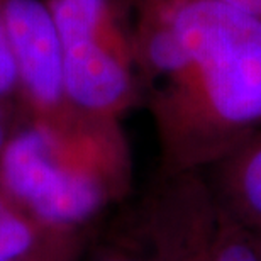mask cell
<instances>
[{
  "instance_id": "cell-1",
  "label": "cell",
  "mask_w": 261,
  "mask_h": 261,
  "mask_svg": "<svg viewBox=\"0 0 261 261\" xmlns=\"http://www.w3.org/2000/svg\"><path fill=\"white\" fill-rule=\"evenodd\" d=\"M160 175L205 170L261 130V22L217 0H130Z\"/></svg>"
},
{
  "instance_id": "cell-2",
  "label": "cell",
  "mask_w": 261,
  "mask_h": 261,
  "mask_svg": "<svg viewBox=\"0 0 261 261\" xmlns=\"http://www.w3.org/2000/svg\"><path fill=\"white\" fill-rule=\"evenodd\" d=\"M121 121L75 112L58 122L24 117L0 153V187L49 227L85 229L133 189Z\"/></svg>"
},
{
  "instance_id": "cell-3",
  "label": "cell",
  "mask_w": 261,
  "mask_h": 261,
  "mask_svg": "<svg viewBox=\"0 0 261 261\" xmlns=\"http://www.w3.org/2000/svg\"><path fill=\"white\" fill-rule=\"evenodd\" d=\"M76 112L122 121L144 100L134 55L130 0H46Z\"/></svg>"
},
{
  "instance_id": "cell-4",
  "label": "cell",
  "mask_w": 261,
  "mask_h": 261,
  "mask_svg": "<svg viewBox=\"0 0 261 261\" xmlns=\"http://www.w3.org/2000/svg\"><path fill=\"white\" fill-rule=\"evenodd\" d=\"M217 198L203 170L158 175L138 236L151 261H212Z\"/></svg>"
},
{
  "instance_id": "cell-5",
  "label": "cell",
  "mask_w": 261,
  "mask_h": 261,
  "mask_svg": "<svg viewBox=\"0 0 261 261\" xmlns=\"http://www.w3.org/2000/svg\"><path fill=\"white\" fill-rule=\"evenodd\" d=\"M24 117L58 122L76 111L66 97L63 53L46 0H0Z\"/></svg>"
},
{
  "instance_id": "cell-6",
  "label": "cell",
  "mask_w": 261,
  "mask_h": 261,
  "mask_svg": "<svg viewBox=\"0 0 261 261\" xmlns=\"http://www.w3.org/2000/svg\"><path fill=\"white\" fill-rule=\"evenodd\" d=\"M217 202L251 231L261 229V130L208 166Z\"/></svg>"
},
{
  "instance_id": "cell-7",
  "label": "cell",
  "mask_w": 261,
  "mask_h": 261,
  "mask_svg": "<svg viewBox=\"0 0 261 261\" xmlns=\"http://www.w3.org/2000/svg\"><path fill=\"white\" fill-rule=\"evenodd\" d=\"M65 231L73 229L46 226L0 187V261L34 251Z\"/></svg>"
},
{
  "instance_id": "cell-8",
  "label": "cell",
  "mask_w": 261,
  "mask_h": 261,
  "mask_svg": "<svg viewBox=\"0 0 261 261\" xmlns=\"http://www.w3.org/2000/svg\"><path fill=\"white\" fill-rule=\"evenodd\" d=\"M217 227L212 261H261L256 234L217 202Z\"/></svg>"
},
{
  "instance_id": "cell-9",
  "label": "cell",
  "mask_w": 261,
  "mask_h": 261,
  "mask_svg": "<svg viewBox=\"0 0 261 261\" xmlns=\"http://www.w3.org/2000/svg\"><path fill=\"white\" fill-rule=\"evenodd\" d=\"M85 248V229L65 231L22 256L7 261H80Z\"/></svg>"
},
{
  "instance_id": "cell-10",
  "label": "cell",
  "mask_w": 261,
  "mask_h": 261,
  "mask_svg": "<svg viewBox=\"0 0 261 261\" xmlns=\"http://www.w3.org/2000/svg\"><path fill=\"white\" fill-rule=\"evenodd\" d=\"M0 102L20 109L17 70H15V61L4 28L2 15H0Z\"/></svg>"
},
{
  "instance_id": "cell-11",
  "label": "cell",
  "mask_w": 261,
  "mask_h": 261,
  "mask_svg": "<svg viewBox=\"0 0 261 261\" xmlns=\"http://www.w3.org/2000/svg\"><path fill=\"white\" fill-rule=\"evenodd\" d=\"M87 261H151L143 244L127 243H111L98 248Z\"/></svg>"
},
{
  "instance_id": "cell-12",
  "label": "cell",
  "mask_w": 261,
  "mask_h": 261,
  "mask_svg": "<svg viewBox=\"0 0 261 261\" xmlns=\"http://www.w3.org/2000/svg\"><path fill=\"white\" fill-rule=\"evenodd\" d=\"M227 7L249 15V17L256 19L261 22V0H217Z\"/></svg>"
},
{
  "instance_id": "cell-13",
  "label": "cell",
  "mask_w": 261,
  "mask_h": 261,
  "mask_svg": "<svg viewBox=\"0 0 261 261\" xmlns=\"http://www.w3.org/2000/svg\"><path fill=\"white\" fill-rule=\"evenodd\" d=\"M254 234H256V239H258V244H259V248H261V229L259 231H253Z\"/></svg>"
}]
</instances>
